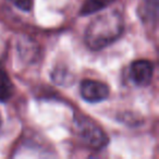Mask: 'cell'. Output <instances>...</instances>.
Returning a JSON list of instances; mask_svg holds the SVG:
<instances>
[{
  "mask_svg": "<svg viewBox=\"0 0 159 159\" xmlns=\"http://www.w3.org/2000/svg\"><path fill=\"white\" fill-rule=\"evenodd\" d=\"M124 31V19L117 9L98 14L87 25L84 34L86 46L92 50H102L116 42Z\"/></svg>",
  "mask_w": 159,
  "mask_h": 159,
  "instance_id": "cell-1",
  "label": "cell"
},
{
  "mask_svg": "<svg viewBox=\"0 0 159 159\" xmlns=\"http://www.w3.org/2000/svg\"><path fill=\"white\" fill-rule=\"evenodd\" d=\"M74 129L81 142L91 148L100 149L108 143V137L104 130L95 121L83 115L75 117Z\"/></svg>",
  "mask_w": 159,
  "mask_h": 159,
  "instance_id": "cell-2",
  "label": "cell"
},
{
  "mask_svg": "<svg viewBox=\"0 0 159 159\" xmlns=\"http://www.w3.org/2000/svg\"><path fill=\"white\" fill-rule=\"evenodd\" d=\"M80 94L89 102H100L108 98L110 89L107 84L95 80H84L80 85Z\"/></svg>",
  "mask_w": 159,
  "mask_h": 159,
  "instance_id": "cell-3",
  "label": "cell"
},
{
  "mask_svg": "<svg viewBox=\"0 0 159 159\" xmlns=\"http://www.w3.org/2000/svg\"><path fill=\"white\" fill-rule=\"evenodd\" d=\"M154 74V64L149 60L141 59L132 62L130 68V77L137 86H147L152 82Z\"/></svg>",
  "mask_w": 159,
  "mask_h": 159,
  "instance_id": "cell-4",
  "label": "cell"
},
{
  "mask_svg": "<svg viewBox=\"0 0 159 159\" xmlns=\"http://www.w3.org/2000/svg\"><path fill=\"white\" fill-rule=\"evenodd\" d=\"M13 94V84L5 71L0 70V102H7Z\"/></svg>",
  "mask_w": 159,
  "mask_h": 159,
  "instance_id": "cell-5",
  "label": "cell"
},
{
  "mask_svg": "<svg viewBox=\"0 0 159 159\" xmlns=\"http://www.w3.org/2000/svg\"><path fill=\"white\" fill-rule=\"evenodd\" d=\"M108 1L109 0H86L80 13L82 16H86V14H91L96 11H99V10L104 9L108 5Z\"/></svg>",
  "mask_w": 159,
  "mask_h": 159,
  "instance_id": "cell-6",
  "label": "cell"
},
{
  "mask_svg": "<svg viewBox=\"0 0 159 159\" xmlns=\"http://www.w3.org/2000/svg\"><path fill=\"white\" fill-rule=\"evenodd\" d=\"M158 0H145L146 11L145 14L150 20H156L157 18V7H158Z\"/></svg>",
  "mask_w": 159,
  "mask_h": 159,
  "instance_id": "cell-7",
  "label": "cell"
},
{
  "mask_svg": "<svg viewBox=\"0 0 159 159\" xmlns=\"http://www.w3.org/2000/svg\"><path fill=\"white\" fill-rule=\"evenodd\" d=\"M8 1H10L12 5L24 12L31 11L34 5V0H8Z\"/></svg>",
  "mask_w": 159,
  "mask_h": 159,
  "instance_id": "cell-8",
  "label": "cell"
},
{
  "mask_svg": "<svg viewBox=\"0 0 159 159\" xmlns=\"http://www.w3.org/2000/svg\"><path fill=\"white\" fill-rule=\"evenodd\" d=\"M1 123H2V120H1V116H0V126H1Z\"/></svg>",
  "mask_w": 159,
  "mask_h": 159,
  "instance_id": "cell-9",
  "label": "cell"
}]
</instances>
